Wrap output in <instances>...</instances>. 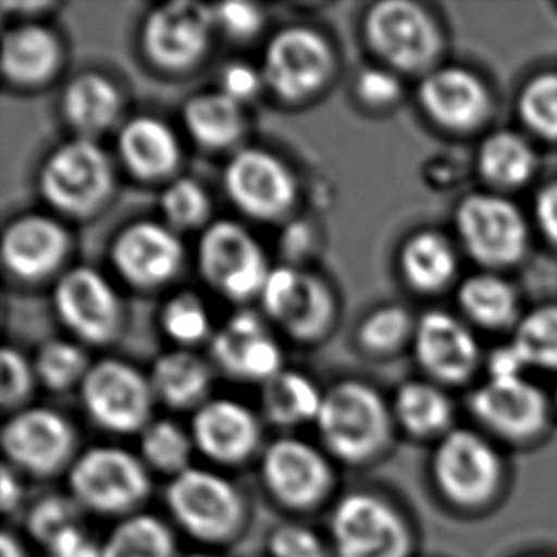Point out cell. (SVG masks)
<instances>
[{
    "instance_id": "obj_13",
    "label": "cell",
    "mask_w": 557,
    "mask_h": 557,
    "mask_svg": "<svg viewBox=\"0 0 557 557\" xmlns=\"http://www.w3.org/2000/svg\"><path fill=\"white\" fill-rule=\"evenodd\" d=\"M228 200L248 218L276 221L297 200V183L289 168L272 152L246 147L234 152L223 172Z\"/></svg>"
},
{
    "instance_id": "obj_15",
    "label": "cell",
    "mask_w": 557,
    "mask_h": 557,
    "mask_svg": "<svg viewBox=\"0 0 557 557\" xmlns=\"http://www.w3.org/2000/svg\"><path fill=\"white\" fill-rule=\"evenodd\" d=\"M215 27L213 7L196 0H175L147 15L141 45L157 67L185 71L208 52Z\"/></svg>"
},
{
    "instance_id": "obj_16",
    "label": "cell",
    "mask_w": 557,
    "mask_h": 557,
    "mask_svg": "<svg viewBox=\"0 0 557 557\" xmlns=\"http://www.w3.org/2000/svg\"><path fill=\"white\" fill-rule=\"evenodd\" d=\"M111 261L129 286L157 289L180 274L185 248L180 234L164 223L136 221L116 234L111 246Z\"/></svg>"
},
{
    "instance_id": "obj_53",
    "label": "cell",
    "mask_w": 557,
    "mask_h": 557,
    "mask_svg": "<svg viewBox=\"0 0 557 557\" xmlns=\"http://www.w3.org/2000/svg\"><path fill=\"white\" fill-rule=\"evenodd\" d=\"M0 557H27L22 541L10 531H4L0 539Z\"/></svg>"
},
{
    "instance_id": "obj_28",
    "label": "cell",
    "mask_w": 557,
    "mask_h": 557,
    "mask_svg": "<svg viewBox=\"0 0 557 557\" xmlns=\"http://www.w3.org/2000/svg\"><path fill=\"white\" fill-rule=\"evenodd\" d=\"M149 379L154 398L177 411H196L208 401L211 388L210 363L187 348H177L160 356L152 366Z\"/></svg>"
},
{
    "instance_id": "obj_6",
    "label": "cell",
    "mask_w": 557,
    "mask_h": 557,
    "mask_svg": "<svg viewBox=\"0 0 557 557\" xmlns=\"http://www.w3.org/2000/svg\"><path fill=\"white\" fill-rule=\"evenodd\" d=\"M81 388L84 411L98 429L113 434H141L152 422L151 379L132 363L106 358L91 363Z\"/></svg>"
},
{
    "instance_id": "obj_12",
    "label": "cell",
    "mask_w": 557,
    "mask_h": 557,
    "mask_svg": "<svg viewBox=\"0 0 557 557\" xmlns=\"http://www.w3.org/2000/svg\"><path fill=\"white\" fill-rule=\"evenodd\" d=\"M261 480L278 505L310 510L330 497L335 474L317 445L299 437H280L261 455Z\"/></svg>"
},
{
    "instance_id": "obj_26",
    "label": "cell",
    "mask_w": 557,
    "mask_h": 557,
    "mask_svg": "<svg viewBox=\"0 0 557 557\" xmlns=\"http://www.w3.org/2000/svg\"><path fill=\"white\" fill-rule=\"evenodd\" d=\"M60 38L45 25L25 23L7 30L2 40V71L8 81L35 86L50 81L61 65Z\"/></svg>"
},
{
    "instance_id": "obj_3",
    "label": "cell",
    "mask_w": 557,
    "mask_h": 557,
    "mask_svg": "<svg viewBox=\"0 0 557 557\" xmlns=\"http://www.w3.org/2000/svg\"><path fill=\"white\" fill-rule=\"evenodd\" d=\"M166 506L175 523L203 544L233 541L246 521V500L238 487L203 468H187L170 480Z\"/></svg>"
},
{
    "instance_id": "obj_21",
    "label": "cell",
    "mask_w": 557,
    "mask_h": 557,
    "mask_svg": "<svg viewBox=\"0 0 557 557\" xmlns=\"http://www.w3.org/2000/svg\"><path fill=\"white\" fill-rule=\"evenodd\" d=\"M71 248L67 228L58 219L29 213L14 219L2 234V261L22 280H42L60 269Z\"/></svg>"
},
{
    "instance_id": "obj_11",
    "label": "cell",
    "mask_w": 557,
    "mask_h": 557,
    "mask_svg": "<svg viewBox=\"0 0 557 557\" xmlns=\"http://www.w3.org/2000/svg\"><path fill=\"white\" fill-rule=\"evenodd\" d=\"M53 309L61 324L88 345L116 339L124 322V307L111 282L84 264L61 274L53 287Z\"/></svg>"
},
{
    "instance_id": "obj_44",
    "label": "cell",
    "mask_w": 557,
    "mask_h": 557,
    "mask_svg": "<svg viewBox=\"0 0 557 557\" xmlns=\"http://www.w3.org/2000/svg\"><path fill=\"white\" fill-rule=\"evenodd\" d=\"M37 383L35 366L17 350L4 347L0 352V404L7 411H20Z\"/></svg>"
},
{
    "instance_id": "obj_48",
    "label": "cell",
    "mask_w": 557,
    "mask_h": 557,
    "mask_svg": "<svg viewBox=\"0 0 557 557\" xmlns=\"http://www.w3.org/2000/svg\"><path fill=\"white\" fill-rule=\"evenodd\" d=\"M263 83L261 71H257L256 67H251L244 61H234V63L223 69L219 90L234 99L236 103L244 106L249 99L256 98Z\"/></svg>"
},
{
    "instance_id": "obj_47",
    "label": "cell",
    "mask_w": 557,
    "mask_h": 557,
    "mask_svg": "<svg viewBox=\"0 0 557 557\" xmlns=\"http://www.w3.org/2000/svg\"><path fill=\"white\" fill-rule=\"evenodd\" d=\"M356 94L366 106L388 107L401 96V83L386 69H366L356 81Z\"/></svg>"
},
{
    "instance_id": "obj_37",
    "label": "cell",
    "mask_w": 557,
    "mask_h": 557,
    "mask_svg": "<svg viewBox=\"0 0 557 557\" xmlns=\"http://www.w3.org/2000/svg\"><path fill=\"white\" fill-rule=\"evenodd\" d=\"M483 174L491 182L520 185L533 174L535 157L529 145L513 134H497L482 149Z\"/></svg>"
},
{
    "instance_id": "obj_30",
    "label": "cell",
    "mask_w": 557,
    "mask_h": 557,
    "mask_svg": "<svg viewBox=\"0 0 557 557\" xmlns=\"http://www.w3.org/2000/svg\"><path fill=\"white\" fill-rule=\"evenodd\" d=\"M324 392L299 371H280L271 381L261 384L263 413L276 426H297L317 422Z\"/></svg>"
},
{
    "instance_id": "obj_23",
    "label": "cell",
    "mask_w": 557,
    "mask_h": 557,
    "mask_svg": "<svg viewBox=\"0 0 557 557\" xmlns=\"http://www.w3.org/2000/svg\"><path fill=\"white\" fill-rule=\"evenodd\" d=\"M116 145L126 170L141 182L168 180L182 164V145L174 129L152 116L126 122Z\"/></svg>"
},
{
    "instance_id": "obj_7",
    "label": "cell",
    "mask_w": 557,
    "mask_h": 557,
    "mask_svg": "<svg viewBox=\"0 0 557 557\" xmlns=\"http://www.w3.org/2000/svg\"><path fill=\"white\" fill-rule=\"evenodd\" d=\"M0 444L8 467L35 478L69 472L78 457L73 424L50 407H23L12 413L2 426Z\"/></svg>"
},
{
    "instance_id": "obj_25",
    "label": "cell",
    "mask_w": 557,
    "mask_h": 557,
    "mask_svg": "<svg viewBox=\"0 0 557 557\" xmlns=\"http://www.w3.org/2000/svg\"><path fill=\"white\" fill-rule=\"evenodd\" d=\"M419 98L424 111L449 128H470L487 113L482 83L460 69H442L426 76Z\"/></svg>"
},
{
    "instance_id": "obj_29",
    "label": "cell",
    "mask_w": 557,
    "mask_h": 557,
    "mask_svg": "<svg viewBox=\"0 0 557 557\" xmlns=\"http://www.w3.org/2000/svg\"><path fill=\"white\" fill-rule=\"evenodd\" d=\"M183 122L188 136L208 151L233 149L246 129L240 103L223 91H202L183 107Z\"/></svg>"
},
{
    "instance_id": "obj_5",
    "label": "cell",
    "mask_w": 557,
    "mask_h": 557,
    "mask_svg": "<svg viewBox=\"0 0 557 557\" xmlns=\"http://www.w3.org/2000/svg\"><path fill=\"white\" fill-rule=\"evenodd\" d=\"M196 259L203 282L233 302L259 299L271 272L261 242L231 219L203 228Z\"/></svg>"
},
{
    "instance_id": "obj_33",
    "label": "cell",
    "mask_w": 557,
    "mask_h": 557,
    "mask_svg": "<svg viewBox=\"0 0 557 557\" xmlns=\"http://www.w3.org/2000/svg\"><path fill=\"white\" fill-rule=\"evenodd\" d=\"M190 430L183 429L170 419H154L139 434V451L147 468L170 478L182 474L190 468V457L195 451Z\"/></svg>"
},
{
    "instance_id": "obj_19",
    "label": "cell",
    "mask_w": 557,
    "mask_h": 557,
    "mask_svg": "<svg viewBox=\"0 0 557 557\" xmlns=\"http://www.w3.org/2000/svg\"><path fill=\"white\" fill-rule=\"evenodd\" d=\"M459 231L468 251L485 263H512L523 253L528 231L520 211L497 196H470L460 206Z\"/></svg>"
},
{
    "instance_id": "obj_34",
    "label": "cell",
    "mask_w": 557,
    "mask_h": 557,
    "mask_svg": "<svg viewBox=\"0 0 557 557\" xmlns=\"http://www.w3.org/2000/svg\"><path fill=\"white\" fill-rule=\"evenodd\" d=\"M394 413L404 429L417 436H429L449 422L451 406L432 384L407 383L398 391Z\"/></svg>"
},
{
    "instance_id": "obj_50",
    "label": "cell",
    "mask_w": 557,
    "mask_h": 557,
    "mask_svg": "<svg viewBox=\"0 0 557 557\" xmlns=\"http://www.w3.org/2000/svg\"><path fill=\"white\" fill-rule=\"evenodd\" d=\"M528 366L520 355L518 348L510 347L498 348L497 352L491 358V373L493 379H518L521 370Z\"/></svg>"
},
{
    "instance_id": "obj_10",
    "label": "cell",
    "mask_w": 557,
    "mask_h": 557,
    "mask_svg": "<svg viewBox=\"0 0 557 557\" xmlns=\"http://www.w3.org/2000/svg\"><path fill=\"white\" fill-rule=\"evenodd\" d=\"M259 301L264 314L297 341L320 339L335 318V297L324 280L292 264L271 269Z\"/></svg>"
},
{
    "instance_id": "obj_4",
    "label": "cell",
    "mask_w": 557,
    "mask_h": 557,
    "mask_svg": "<svg viewBox=\"0 0 557 557\" xmlns=\"http://www.w3.org/2000/svg\"><path fill=\"white\" fill-rule=\"evenodd\" d=\"M114 172L106 151L94 139L76 137L60 145L45 160L38 188L53 210L71 218H88L113 193Z\"/></svg>"
},
{
    "instance_id": "obj_35",
    "label": "cell",
    "mask_w": 557,
    "mask_h": 557,
    "mask_svg": "<svg viewBox=\"0 0 557 557\" xmlns=\"http://www.w3.org/2000/svg\"><path fill=\"white\" fill-rule=\"evenodd\" d=\"M35 373L38 383L53 392H65L81 386L91 363L81 345L73 341H46L35 356Z\"/></svg>"
},
{
    "instance_id": "obj_22",
    "label": "cell",
    "mask_w": 557,
    "mask_h": 557,
    "mask_svg": "<svg viewBox=\"0 0 557 557\" xmlns=\"http://www.w3.org/2000/svg\"><path fill=\"white\" fill-rule=\"evenodd\" d=\"M414 352L422 368L442 381H462L478 360L475 341L444 312H429L414 327Z\"/></svg>"
},
{
    "instance_id": "obj_38",
    "label": "cell",
    "mask_w": 557,
    "mask_h": 557,
    "mask_svg": "<svg viewBox=\"0 0 557 557\" xmlns=\"http://www.w3.org/2000/svg\"><path fill=\"white\" fill-rule=\"evenodd\" d=\"M160 325L166 337L187 350L208 339L211 333L208 309L202 299L193 292H182L164 302L160 312Z\"/></svg>"
},
{
    "instance_id": "obj_52",
    "label": "cell",
    "mask_w": 557,
    "mask_h": 557,
    "mask_svg": "<svg viewBox=\"0 0 557 557\" xmlns=\"http://www.w3.org/2000/svg\"><path fill=\"white\" fill-rule=\"evenodd\" d=\"M0 487H2V495H0V505H2V512L12 513L20 508L23 503V485L17 478L12 467L2 468V478H0Z\"/></svg>"
},
{
    "instance_id": "obj_1",
    "label": "cell",
    "mask_w": 557,
    "mask_h": 557,
    "mask_svg": "<svg viewBox=\"0 0 557 557\" xmlns=\"http://www.w3.org/2000/svg\"><path fill=\"white\" fill-rule=\"evenodd\" d=\"M325 451L347 465H363L391 440V413L375 388L343 381L324 392L317 419Z\"/></svg>"
},
{
    "instance_id": "obj_54",
    "label": "cell",
    "mask_w": 557,
    "mask_h": 557,
    "mask_svg": "<svg viewBox=\"0 0 557 557\" xmlns=\"http://www.w3.org/2000/svg\"><path fill=\"white\" fill-rule=\"evenodd\" d=\"M187 557H215V556H211V554H202V552H200V554H190V556H187Z\"/></svg>"
},
{
    "instance_id": "obj_40",
    "label": "cell",
    "mask_w": 557,
    "mask_h": 557,
    "mask_svg": "<svg viewBox=\"0 0 557 557\" xmlns=\"http://www.w3.org/2000/svg\"><path fill=\"white\" fill-rule=\"evenodd\" d=\"M513 347L528 363L557 368V307L536 310L525 318Z\"/></svg>"
},
{
    "instance_id": "obj_20",
    "label": "cell",
    "mask_w": 557,
    "mask_h": 557,
    "mask_svg": "<svg viewBox=\"0 0 557 557\" xmlns=\"http://www.w3.org/2000/svg\"><path fill=\"white\" fill-rule=\"evenodd\" d=\"M434 474L447 497L474 505L490 497L498 482V459L482 437L459 430L437 447Z\"/></svg>"
},
{
    "instance_id": "obj_45",
    "label": "cell",
    "mask_w": 557,
    "mask_h": 557,
    "mask_svg": "<svg viewBox=\"0 0 557 557\" xmlns=\"http://www.w3.org/2000/svg\"><path fill=\"white\" fill-rule=\"evenodd\" d=\"M272 557H332L327 544L305 525L286 523L272 531L269 539Z\"/></svg>"
},
{
    "instance_id": "obj_18",
    "label": "cell",
    "mask_w": 557,
    "mask_h": 557,
    "mask_svg": "<svg viewBox=\"0 0 557 557\" xmlns=\"http://www.w3.org/2000/svg\"><path fill=\"white\" fill-rule=\"evenodd\" d=\"M196 451L218 465L234 467L259 449L261 424L257 414L236 399H208L190 421Z\"/></svg>"
},
{
    "instance_id": "obj_46",
    "label": "cell",
    "mask_w": 557,
    "mask_h": 557,
    "mask_svg": "<svg viewBox=\"0 0 557 557\" xmlns=\"http://www.w3.org/2000/svg\"><path fill=\"white\" fill-rule=\"evenodd\" d=\"M213 14H215V25L234 40H249L256 37L264 23L261 8L251 2H240V0H231L213 7Z\"/></svg>"
},
{
    "instance_id": "obj_51",
    "label": "cell",
    "mask_w": 557,
    "mask_h": 557,
    "mask_svg": "<svg viewBox=\"0 0 557 557\" xmlns=\"http://www.w3.org/2000/svg\"><path fill=\"white\" fill-rule=\"evenodd\" d=\"M536 218L544 233L557 242V183L544 188L536 200Z\"/></svg>"
},
{
    "instance_id": "obj_49",
    "label": "cell",
    "mask_w": 557,
    "mask_h": 557,
    "mask_svg": "<svg viewBox=\"0 0 557 557\" xmlns=\"http://www.w3.org/2000/svg\"><path fill=\"white\" fill-rule=\"evenodd\" d=\"M46 557H103V546L96 543L83 525L67 529L45 548Z\"/></svg>"
},
{
    "instance_id": "obj_17",
    "label": "cell",
    "mask_w": 557,
    "mask_h": 557,
    "mask_svg": "<svg viewBox=\"0 0 557 557\" xmlns=\"http://www.w3.org/2000/svg\"><path fill=\"white\" fill-rule=\"evenodd\" d=\"M211 358L219 370L242 383H261L284 371V355L263 318L240 310L211 337Z\"/></svg>"
},
{
    "instance_id": "obj_27",
    "label": "cell",
    "mask_w": 557,
    "mask_h": 557,
    "mask_svg": "<svg viewBox=\"0 0 557 557\" xmlns=\"http://www.w3.org/2000/svg\"><path fill=\"white\" fill-rule=\"evenodd\" d=\"M61 111L71 128L91 139L113 128L122 111L121 91L107 76L83 73L65 86Z\"/></svg>"
},
{
    "instance_id": "obj_24",
    "label": "cell",
    "mask_w": 557,
    "mask_h": 557,
    "mask_svg": "<svg viewBox=\"0 0 557 557\" xmlns=\"http://www.w3.org/2000/svg\"><path fill=\"white\" fill-rule=\"evenodd\" d=\"M475 413L508 436H529L541 429L546 406L533 384L518 379H493L474 396Z\"/></svg>"
},
{
    "instance_id": "obj_36",
    "label": "cell",
    "mask_w": 557,
    "mask_h": 557,
    "mask_svg": "<svg viewBox=\"0 0 557 557\" xmlns=\"http://www.w3.org/2000/svg\"><path fill=\"white\" fill-rule=\"evenodd\" d=\"M160 211L164 225L177 234L206 228L210 225V195L193 177H177L160 196Z\"/></svg>"
},
{
    "instance_id": "obj_14",
    "label": "cell",
    "mask_w": 557,
    "mask_h": 557,
    "mask_svg": "<svg viewBox=\"0 0 557 557\" xmlns=\"http://www.w3.org/2000/svg\"><path fill=\"white\" fill-rule=\"evenodd\" d=\"M363 35L371 50L391 67L419 71L436 58L440 35L430 15L407 0H383L370 8Z\"/></svg>"
},
{
    "instance_id": "obj_41",
    "label": "cell",
    "mask_w": 557,
    "mask_h": 557,
    "mask_svg": "<svg viewBox=\"0 0 557 557\" xmlns=\"http://www.w3.org/2000/svg\"><path fill=\"white\" fill-rule=\"evenodd\" d=\"M81 510L83 508L71 495H48L38 498L37 503L30 506L25 528L29 535L46 548L55 536L65 533L67 529L81 525Z\"/></svg>"
},
{
    "instance_id": "obj_43",
    "label": "cell",
    "mask_w": 557,
    "mask_h": 557,
    "mask_svg": "<svg viewBox=\"0 0 557 557\" xmlns=\"http://www.w3.org/2000/svg\"><path fill=\"white\" fill-rule=\"evenodd\" d=\"M521 114L536 134L557 139V75L539 76L521 96Z\"/></svg>"
},
{
    "instance_id": "obj_8",
    "label": "cell",
    "mask_w": 557,
    "mask_h": 557,
    "mask_svg": "<svg viewBox=\"0 0 557 557\" xmlns=\"http://www.w3.org/2000/svg\"><path fill=\"white\" fill-rule=\"evenodd\" d=\"M335 557H407L411 535L406 521L383 498L371 493H348L333 508Z\"/></svg>"
},
{
    "instance_id": "obj_42",
    "label": "cell",
    "mask_w": 557,
    "mask_h": 557,
    "mask_svg": "<svg viewBox=\"0 0 557 557\" xmlns=\"http://www.w3.org/2000/svg\"><path fill=\"white\" fill-rule=\"evenodd\" d=\"M411 333V318L401 307H383L363 318L358 341L368 352L373 355H386L392 352L409 337Z\"/></svg>"
},
{
    "instance_id": "obj_32",
    "label": "cell",
    "mask_w": 557,
    "mask_h": 557,
    "mask_svg": "<svg viewBox=\"0 0 557 557\" xmlns=\"http://www.w3.org/2000/svg\"><path fill=\"white\" fill-rule=\"evenodd\" d=\"M399 264L409 286L419 292H436L451 280L455 256L444 236L419 233L406 242Z\"/></svg>"
},
{
    "instance_id": "obj_2",
    "label": "cell",
    "mask_w": 557,
    "mask_h": 557,
    "mask_svg": "<svg viewBox=\"0 0 557 557\" xmlns=\"http://www.w3.org/2000/svg\"><path fill=\"white\" fill-rule=\"evenodd\" d=\"M69 491L83 510L128 518L151 495V475L141 457L116 445H96L76 457Z\"/></svg>"
},
{
    "instance_id": "obj_31",
    "label": "cell",
    "mask_w": 557,
    "mask_h": 557,
    "mask_svg": "<svg viewBox=\"0 0 557 557\" xmlns=\"http://www.w3.org/2000/svg\"><path fill=\"white\" fill-rule=\"evenodd\" d=\"M103 557H175L174 531L152 513H132L122 518L107 536Z\"/></svg>"
},
{
    "instance_id": "obj_39",
    "label": "cell",
    "mask_w": 557,
    "mask_h": 557,
    "mask_svg": "<svg viewBox=\"0 0 557 557\" xmlns=\"http://www.w3.org/2000/svg\"><path fill=\"white\" fill-rule=\"evenodd\" d=\"M460 302L480 324L503 325L512 318L516 299L512 289L495 276H475L460 287Z\"/></svg>"
},
{
    "instance_id": "obj_9",
    "label": "cell",
    "mask_w": 557,
    "mask_h": 557,
    "mask_svg": "<svg viewBox=\"0 0 557 557\" xmlns=\"http://www.w3.org/2000/svg\"><path fill=\"white\" fill-rule=\"evenodd\" d=\"M333 50L322 33L302 25L280 29L264 48L261 75L284 101L322 90L333 73Z\"/></svg>"
}]
</instances>
